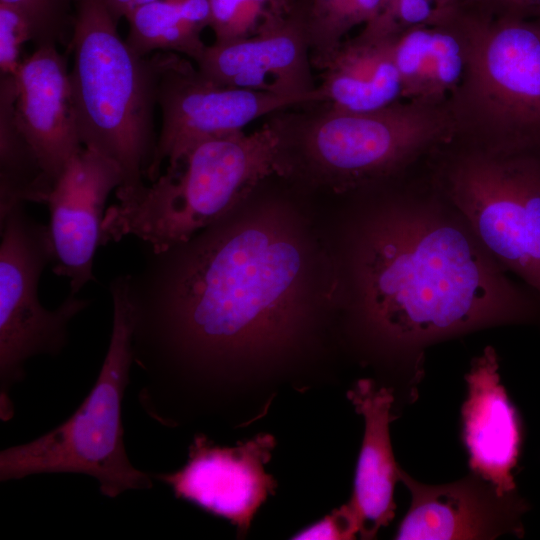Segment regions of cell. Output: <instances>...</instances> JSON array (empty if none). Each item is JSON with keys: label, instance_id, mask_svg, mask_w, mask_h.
Here are the masks:
<instances>
[{"label": "cell", "instance_id": "23", "mask_svg": "<svg viewBox=\"0 0 540 540\" xmlns=\"http://www.w3.org/2000/svg\"><path fill=\"white\" fill-rule=\"evenodd\" d=\"M214 43L253 37L290 12L286 0H209Z\"/></svg>", "mask_w": 540, "mask_h": 540}, {"label": "cell", "instance_id": "11", "mask_svg": "<svg viewBox=\"0 0 540 540\" xmlns=\"http://www.w3.org/2000/svg\"><path fill=\"white\" fill-rule=\"evenodd\" d=\"M275 445L268 433L234 447L215 446L206 436L197 435L187 463L157 477L177 498L227 519L244 534L261 505L275 493L277 482L265 470Z\"/></svg>", "mask_w": 540, "mask_h": 540}, {"label": "cell", "instance_id": "15", "mask_svg": "<svg viewBox=\"0 0 540 540\" xmlns=\"http://www.w3.org/2000/svg\"><path fill=\"white\" fill-rule=\"evenodd\" d=\"M69 70L58 46L46 44L36 46L14 75L17 124L52 188L84 148L74 113Z\"/></svg>", "mask_w": 540, "mask_h": 540}, {"label": "cell", "instance_id": "4", "mask_svg": "<svg viewBox=\"0 0 540 540\" xmlns=\"http://www.w3.org/2000/svg\"><path fill=\"white\" fill-rule=\"evenodd\" d=\"M104 0H75L68 52L71 94L84 148L114 161L123 182L118 200L146 184L158 134L156 71L151 55H137L123 40Z\"/></svg>", "mask_w": 540, "mask_h": 540}, {"label": "cell", "instance_id": "17", "mask_svg": "<svg viewBox=\"0 0 540 540\" xmlns=\"http://www.w3.org/2000/svg\"><path fill=\"white\" fill-rule=\"evenodd\" d=\"M473 45V17L459 0L435 22L401 30L395 62L402 99L447 103L465 76Z\"/></svg>", "mask_w": 540, "mask_h": 540}, {"label": "cell", "instance_id": "7", "mask_svg": "<svg viewBox=\"0 0 540 540\" xmlns=\"http://www.w3.org/2000/svg\"><path fill=\"white\" fill-rule=\"evenodd\" d=\"M424 164L430 183L483 247L540 300V150L498 151L451 139Z\"/></svg>", "mask_w": 540, "mask_h": 540}, {"label": "cell", "instance_id": "22", "mask_svg": "<svg viewBox=\"0 0 540 540\" xmlns=\"http://www.w3.org/2000/svg\"><path fill=\"white\" fill-rule=\"evenodd\" d=\"M383 0H291L290 12L301 24L312 66L319 69L355 26L375 19Z\"/></svg>", "mask_w": 540, "mask_h": 540}, {"label": "cell", "instance_id": "8", "mask_svg": "<svg viewBox=\"0 0 540 540\" xmlns=\"http://www.w3.org/2000/svg\"><path fill=\"white\" fill-rule=\"evenodd\" d=\"M465 5L474 45L447 101L452 140L498 151L540 150V20L492 17Z\"/></svg>", "mask_w": 540, "mask_h": 540}, {"label": "cell", "instance_id": "18", "mask_svg": "<svg viewBox=\"0 0 540 540\" xmlns=\"http://www.w3.org/2000/svg\"><path fill=\"white\" fill-rule=\"evenodd\" d=\"M399 32L372 20L358 35L344 39L319 68L321 103L340 111L368 112L401 100L395 62Z\"/></svg>", "mask_w": 540, "mask_h": 540}, {"label": "cell", "instance_id": "12", "mask_svg": "<svg viewBox=\"0 0 540 540\" xmlns=\"http://www.w3.org/2000/svg\"><path fill=\"white\" fill-rule=\"evenodd\" d=\"M122 182V171L114 161L83 148L68 163L47 198L52 270L69 280L70 295H77L95 280L94 256L102 245L105 204Z\"/></svg>", "mask_w": 540, "mask_h": 540}, {"label": "cell", "instance_id": "14", "mask_svg": "<svg viewBox=\"0 0 540 540\" xmlns=\"http://www.w3.org/2000/svg\"><path fill=\"white\" fill-rule=\"evenodd\" d=\"M196 65L223 86L323 101L305 32L291 12L253 37L207 45Z\"/></svg>", "mask_w": 540, "mask_h": 540}, {"label": "cell", "instance_id": "24", "mask_svg": "<svg viewBox=\"0 0 540 540\" xmlns=\"http://www.w3.org/2000/svg\"><path fill=\"white\" fill-rule=\"evenodd\" d=\"M75 0H0L27 20L35 47L52 44L68 47L73 32Z\"/></svg>", "mask_w": 540, "mask_h": 540}, {"label": "cell", "instance_id": "29", "mask_svg": "<svg viewBox=\"0 0 540 540\" xmlns=\"http://www.w3.org/2000/svg\"><path fill=\"white\" fill-rule=\"evenodd\" d=\"M157 0H104L114 18L119 21L135 8Z\"/></svg>", "mask_w": 540, "mask_h": 540}, {"label": "cell", "instance_id": "21", "mask_svg": "<svg viewBox=\"0 0 540 540\" xmlns=\"http://www.w3.org/2000/svg\"><path fill=\"white\" fill-rule=\"evenodd\" d=\"M14 75L0 76V220L26 202L46 203L52 190L15 117Z\"/></svg>", "mask_w": 540, "mask_h": 540}, {"label": "cell", "instance_id": "5", "mask_svg": "<svg viewBox=\"0 0 540 540\" xmlns=\"http://www.w3.org/2000/svg\"><path fill=\"white\" fill-rule=\"evenodd\" d=\"M321 104L309 112H275L271 119L283 140L288 174L302 171L336 192L397 180L454 135L447 103L401 99L368 112Z\"/></svg>", "mask_w": 540, "mask_h": 540}, {"label": "cell", "instance_id": "6", "mask_svg": "<svg viewBox=\"0 0 540 540\" xmlns=\"http://www.w3.org/2000/svg\"><path fill=\"white\" fill-rule=\"evenodd\" d=\"M113 325L109 347L88 396L64 423L41 437L0 453V480L40 473H81L96 478L108 497L149 489L148 474L134 468L124 446L121 408L133 360L136 315L127 275L109 285Z\"/></svg>", "mask_w": 540, "mask_h": 540}, {"label": "cell", "instance_id": "9", "mask_svg": "<svg viewBox=\"0 0 540 540\" xmlns=\"http://www.w3.org/2000/svg\"><path fill=\"white\" fill-rule=\"evenodd\" d=\"M0 376L1 416L11 415L9 386L22 376L24 363L39 354H57L65 345L69 322L89 304L70 295L54 310L41 305L38 284L53 262L48 230L24 205L0 220Z\"/></svg>", "mask_w": 540, "mask_h": 540}, {"label": "cell", "instance_id": "13", "mask_svg": "<svg viewBox=\"0 0 540 540\" xmlns=\"http://www.w3.org/2000/svg\"><path fill=\"white\" fill-rule=\"evenodd\" d=\"M399 476L410 491L411 506L395 539L489 540L524 534L522 516L528 504L517 492L502 495L474 473L442 485L420 483L402 469Z\"/></svg>", "mask_w": 540, "mask_h": 540}, {"label": "cell", "instance_id": "27", "mask_svg": "<svg viewBox=\"0 0 540 540\" xmlns=\"http://www.w3.org/2000/svg\"><path fill=\"white\" fill-rule=\"evenodd\" d=\"M359 535L358 520L348 503L335 509L313 525L295 534L292 539H354Z\"/></svg>", "mask_w": 540, "mask_h": 540}, {"label": "cell", "instance_id": "20", "mask_svg": "<svg viewBox=\"0 0 540 540\" xmlns=\"http://www.w3.org/2000/svg\"><path fill=\"white\" fill-rule=\"evenodd\" d=\"M125 19V41L142 57L173 52L196 63L207 46L201 34L210 26L209 0H157L135 8Z\"/></svg>", "mask_w": 540, "mask_h": 540}, {"label": "cell", "instance_id": "10", "mask_svg": "<svg viewBox=\"0 0 540 540\" xmlns=\"http://www.w3.org/2000/svg\"><path fill=\"white\" fill-rule=\"evenodd\" d=\"M151 57L161 127L147 175L150 183L160 176L163 162L175 167L190 147L204 139L242 131L262 116L312 103L301 97L220 85L177 53L156 52Z\"/></svg>", "mask_w": 540, "mask_h": 540}, {"label": "cell", "instance_id": "25", "mask_svg": "<svg viewBox=\"0 0 540 540\" xmlns=\"http://www.w3.org/2000/svg\"><path fill=\"white\" fill-rule=\"evenodd\" d=\"M453 3L454 0H383L375 20L389 29L401 31L413 25L435 22Z\"/></svg>", "mask_w": 540, "mask_h": 540}, {"label": "cell", "instance_id": "28", "mask_svg": "<svg viewBox=\"0 0 540 540\" xmlns=\"http://www.w3.org/2000/svg\"><path fill=\"white\" fill-rule=\"evenodd\" d=\"M463 1L492 17L522 20H540V0Z\"/></svg>", "mask_w": 540, "mask_h": 540}, {"label": "cell", "instance_id": "26", "mask_svg": "<svg viewBox=\"0 0 540 540\" xmlns=\"http://www.w3.org/2000/svg\"><path fill=\"white\" fill-rule=\"evenodd\" d=\"M32 41L25 17L11 6L0 4V75H15L23 45Z\"/></svg>", "mask_w": 540, "mask_h": 540}, {"label": "cell", "instance_id": "19", "mask_svg": "<svg viewBox=\"0 0 540 540\" xmlns=\"http://www.w3.org/2000/svg\"><path fill=\"white\" fill-rule=\"evenodd\" d=\"M347 397L365 424L348 504L358 520L360 538L372 539L395 516L393 491L401 469L394 459L389 432L395 398L392 388L378 386L371 379L358 380Z\"/></svg>", "mask_w": 540, "mask_h": 540}, {"label": "cell", "instance_id": "1", "mask_svg": "<svg viewBox=\"0 0 540 540\" xmlns=\"http://www.w3.org/2000/svg\"><path fill=\"white\" fill-rule=\"evenodd\" d=\"M235 211L127 274L135 357L222 374L300 337L320 296L309 233L284 205Z\"/></svg>", "mask_w": 540, "mask_h": 540}, {"label": "cell", "instance_id": "2", "mask_svg": "<svg viewBox=\"0 0 540 540\" xmlns=\"http://www.w3.org/2000/svg\"><path fill=\"white\" fill-rule=\"evenodd\" d=\"M346 271L345 295L362 336L418 378L429 345L540 317L538 297L506 276L425 173L362 211Z\"/></svg>", "mask_w": 540, "mask_h": 540}, {"label": "cell", "instance_id": "3", "mask_svg": "<svg viewBox=\"0 0 540 540\" xmlns=\"http://www.w3.org/2000/svg\"><path fill=\"white\" fill-rule=\"evenodd\" d=\"M286 165L271 118L252 133L204 139L150 185L106 209L101 244L135 237L154 253L182 245L238 209L269 177L286 176Z\"/></svg>", "mask_w": 540, "mask_h": 540}, {"label": "cell", "instance_id": "30", "mask_svg": "<svg viewBox=\"0 0 540 540\" xmlns=\"http://www.w3.org/2000/svg\"><path fill=\"white\" fill-rule=\"evenodd\" d=\"M286 1L289 3V5L291 4V0H286Z\"/></svg>", "mask_w": 540, "mask_h": 540}, {"label": "cell", "instance_id": "16", "mask_svg": "<svg viewBox=\"0 0 540 540\" xmlns=\"http://www.w3.org/2000/svg\"><path fill=\"white\" fill-rule=\"evenodd\" d=\"M468 395L462 406L463 438L472 473L502 494L516 493L521 429L518 414L500 383L498 360L487 347L465 375Z\"/></svg>", "mask_w": 540, "mask_h": 540}]
</instances>
